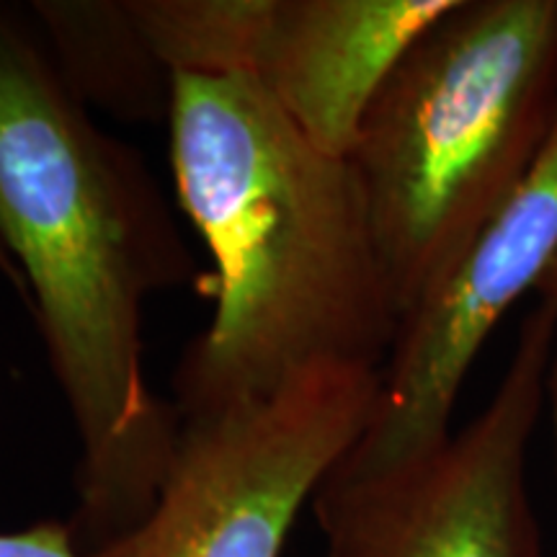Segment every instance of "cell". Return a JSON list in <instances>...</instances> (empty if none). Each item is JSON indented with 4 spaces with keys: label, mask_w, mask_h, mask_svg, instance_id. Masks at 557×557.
I'll list each match as a JSON object with an SVG mask.
<instances>
[{
    "label": "cell",
    "mask_w": 557,
    "mask_h": 557,
    "mask_svg": "<svg viewBox=\"0 0 557 557\" xmlns=\"http://www.w3.org/2000/svg\"><path fill=\"white\" fill-rule=\"evenodd\" d=\"M171 169L214 259L212 320L181 357V416L263 398L312 367L382 369L400 318L351 160L248 78L171 75Z\"/></svg>",
    "instance_id": "7a4b0ae2"
},
{
    "label": "cell",
    "mask_w": 557,
    "mask_h": 557,
    "mask_svg": "<svg viewBox=\"0 0 557 557\" xmlns=\"http://www.w3.org/2000/svg\"><path fill=\"white\" fill-rule=\"evenodd\" d=\"M553 346L555 323L537 305L472 421L382 468L338 462L310 500L329 557H545L527 451Z\"/></svg>",
    "instance_id": "5b68a950"
},
{
    "label": "cell",
    "mask_w": 557,
    "mask_h": 557,
    "mask_svg": "<svg viewBox=\"0 0 557 557\" xmlns=\"http://www.w3.org/2000/svg\"><path fill=\"white\" fill-rule=\"evenodd\" d=\"M557 114V0H455L389 73L351 160L398 318L457 267Z\"/></svg>",
    "instance_id": "3957f363"
},
{
    "label": "cell",
    "mask_w": 557,
    "mask_h": 557,
    "mask_svg": "<svg viewBox=\"0 0 557 557\" xmlns=\"http://www.w3.org/2000/svg\"><path fill=\"white\" fill-rule=\"evenodd\" d=\"M32 13L60 78L78 99L129 120H150L171 107V73L139 32L129 3L45 0Z\"/></svg>",
    "instance_id": "ba28073f"
},
{
    "label": "cell",
    "mask_w": 557,
    "mask_h": 557,
    "mask_svg": "<svg viewBox=\"0 0 557 557\" xmlns=\"http://www.w3.org/2000/svg\"><path fill=\"white\" fill-rule=\"evenodd\" d=\"M545 408L549 413V429H553V455H555V472H557V333L553 357H549L547 380H545Z\"/></svg>",
    "instance_id": "8fae6325"
},
{
    "label": "cell",
    "mask_w": 557,
    "mask_h": 557,
    "mask_svg": "<svg viewBox=\"0 0 557 557\" xmlns=\"http://www.w3.org/2000/svg\"><path fill=\"white\" fill-rule=\"evenodd\" d=\"M534 295H537V299H540V308L545 310L549 320L555 323V333H557V253H555V259L549 261L545 274L540 276Z\"/></svg>",
    "instance_id": "30bf717a"
},
{
    "label": "cell",
    "mask_w": 557,
    "mask_h": 557,
    "mask_svg": "<svg viewBox=\"0 0 557 557\" xmlns=\"http://www.w3.org/2000/svg\"><path fill=\"white\" fill-rule=\"evenodd\" d=\"M455 0H267L246 78L310 143L348 158L398 62Z\"/></svg>",
    "instance_id": "52a82bcc"
},
{
    "label": "cell",
    "mask_w": 557,
    "mask_h": 557,
    "mask_svg": "<svg viewBox=\"0 0 557 557\" xmlns=\"http://www.w3.org/2000/svg\"><path fill=\"white\" fill-rule=\"evenodd\" d=\"M0 240L78 434L83 555L156 504L184 416L148 387L145 302L197 282L139 156L90 120L18 13L0 9Z\"/></svg>",
    "instance_id": "6da1fadb"
},
{
    "label": "cell",
    "mask_w": 557,
    "mask_h": 557,
    "mask_svg": "<svg viewBox=\"0 0 557 557\" xmlns=\"http://www.w3.org/2000/svg\"><path fill=\"white\" fill-rule=\"evenodd\" d=\"M380 387L382 369L312 367L263 398L186 416L156 504L86 557H282Z\"/></svg>",
    "instance_id": "277c9868"
},
{
    "label": "cell",
    "mask_w": 557,
    "mask_h": 557,
    "mask_svg": "<svg viewBox=\"0 0 557 557\" xmlns=\"http://www.w3.org/2000/svg\"><path fill=\"white\" fill-rule=\"evenodd\" d=\"M557 253V114L545 143L457 267L400 320L372 423L341 459L382 468L451 434L459 393L485 341L537 289Z\"/></svg>",
    "instance_id": "8992f818"
},
{
    "label": "cell",
    "mask_w": 557,
    "mask_h": 557,
    "mask_svg": "<svg viewBox=\"0 0 557 557\" xmlns=\"http://www.w3.org/2000/svg\"><path fill=\"white\" fill-rule=\"evenodd\" d=\"M0 276H3L5 282H9L11 287L16 289V295H18L21 299H24L26 305H29V289H26L24 276H21V271H18V267H16V261H13L9 250H5L3 240H0Z\"/></svg>",
    "instance_id": "7c38bea8"
},
{
    "label": "cell",
    "mask_w": 557,
    "mask_h": 557,
    "mask_svg": "<svg viewBox=\"0 0 557 557\" xmlns=\"http://www.w3.org/2000/svg\"><path fill=\"white\" fill-rule=\"evenodd\" d=\"M0 557H86L65 521H37L21 532H0Z\"/></svg>",
    "instance_id": "9c48e42d"
}]
</instances>
